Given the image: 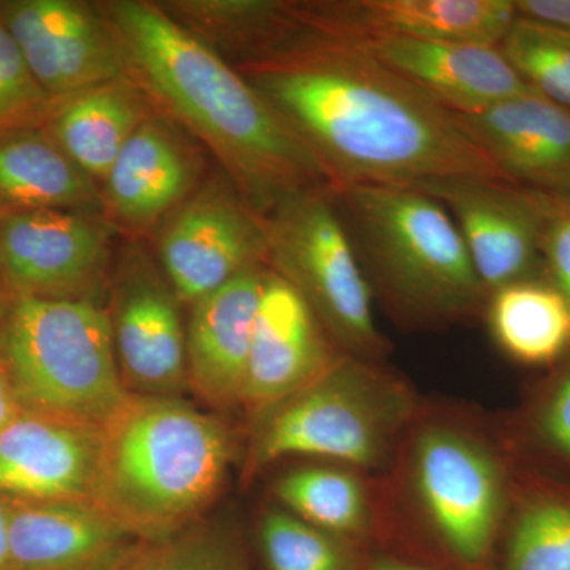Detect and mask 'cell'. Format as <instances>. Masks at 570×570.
Returning a JSON list of instances; mask_svg holds the SVG:
<instances>
[{"instance_id": "obj_1", "label": "cell", "mask_w": 570, "mask_h": 570, "mask_svg": "<svg viewBox=\"0 0 570 570\" xmlns=\"http://www.w3.org/2000/svg\"><path fill=\"white\" fill-rule=\"evenodd\" d=\"M235 69L305 142L333 189L468 175L505 181L452 111L343 37L305 22Z\"/></svg>"}, {"instance_id": "obj_2", "label": "cell", "mask_w": 570, "mask_h": 570, "mask_svg": "<svg viewBox=\"0 0 570 570\" xmlns=\"http://www.w3.org/2000/svg\"><path fill=\"white\" fill-rule=\"evenodd\" d=\"M127 75L216 157L255 212L268 217L314 189L333 187L305 142L268 100L159 3H99Z\"/></svg>"}, {"instance_id": "obj_3", "label": "cell", "mask_w": 570, "mask_h": 570, "mask_svg": "<svg viewBox=\"0 0 570 570\" xmlns=\"http://www.w3.org/2000/svg\"><path fill=\"white\" fill-rule=\"evenodd\" d=\"M234 442L181 397L129 393L102 425L94 504L140 542L197 524L223 489Z\"/></svg>"}, {"instance_id": "obj_4", "label": "cell", "mask_w": 570, "mask_h": 570, "mask_svg": "<svg viewBox=\"0 0 570 570\" xmlns=\"http://www.w3.org/2000/svg\"><path fill=\"white\" fill-rule=\"evenodd\" d=\"M333 194L367 281L403 316L456 321L489 299L455 220L436 198L393 184Z\"/></svg>"}, {"instance_id": "obj_5", "label": "cell", "mask_w": 570, "mask_h": 570, "mask_svg": "<svg viewBox=\"0 0 570 570\" xmlns=\"http://www.w3.org/2000/svg\"><path fill=\"white\" fill-rule=\"evenodd\" d=\"M412 400L374 362L341 354L321 376L261 412L249 472L287 456H317L363 469L387 461Z\"/></svg>"}, {"instance_id": "obj_6", "label": "cell", "mask_w": 570, "mask_h": 570, "mask_svg": "<svg viewBox=\"0 0 570 570\" xmlns=\"http://www.w3.org/2000/svg\"><path fill=\"white\" fill-rule=\"evenodd\" d=\"M2 355L24 407L102 426L129 396L110 316L94 299H13Z\"/></svg>"}, {"instance_id": "obj_7", "label": "cell", "mask_w": 570, "mask_h": 570, "mask_svg": "<svg viewBox=\"0 0 570 570\" xmlns=\"http://www.w3.org/2000/svg\"><path fill=\"white\" fill-rule=\"evenodd\" d=\"M265 220L268 268L303 296L343 354L381 358L385 341L374 318L373 288L333 187L298 195Z\"/></svg>"}, {"instance_id": "obj_8", "label": "cell", "mask_w": 570, "mask_h": 570, "mask_svg": "<svg viewBox=\"0 0 570 570\" xmlns=\"http://www.w3.org/2000/svg\"><path fill=\"white\" fill-rule=\"evenodd\" d=\"M153 235L157 264L186 306L268 262L265 217L224 171L206 179Z\"/></svg>"}, {"instance_id": "obj_9", "label": "cell", "mask_w": 570, "mask_h": 570, "mask_svg": "<svg viewBox=\"0 0 570 570\" xmlns=\"http://www.w3.org/2000/svg\"><path fill=\"white\" fill-rule=\"evenodd\" d=\"M115 227L102 212L32 209L0 216V275L13 299H94L111 269Z\"/></svg>"}, {"instance_id": "obj_10", "label": "cell", "mask_w": 570, "mask_h": 570, "mask_svg": "<svg viewBox=\"0 0 570 570\" xmlns=\"http://www.w3.org/2000/svg\"><path fill=\"white\" fill-rule=\"evenodd\" d=\"M110 285L107 311L124 385L135 395L179 397L189 387L183 303L140 239L124 246Z\"/></svg>"}, {"instance_id": "obj_11", "label": "cell", "mask_w": 570, "mask_h": 570, "mask_svg": "<svg viewBox=\"0 0 570 570\" xmlns=\"http://www.w3.org/2000/svg\"><path fill=\"white\" fill-rule=\"evenodd\" d=\"M414 480L434 531L453 557L479 564L501 523L504 480L493 455L475 439L428 428L414 449Z\"/></svg>"}, {"instance_id": "obj_12", "label": "cell", "mask_w": 570, "mask_h": 570, "mask_svg": "<svg viewBox=\"0 0 570 570\" xmlns=\"http://www.w3.org/2000/svg\"><path fill=\"white\" fill-rule=\"evenodd\" d=\"M455 220L487 294L535 276L550 194L483 176L417 184Z\"/></svg>"}, {"instance_id": "obj_13", "label": "cell", "mask_w": 570, "mask_h": 570, "mask_svg": "<svg viewBox=\"0 0 570 570\" xmlns=\"http://www.w3.org/2000/svg\"><path fill=\"white\" fill-rule=\"evenodd\" d=\"M204 146L157 110L141 124L100 183L102 213L116 232L140 239L204 184Z\"/></svg>"}, {"instance_id": "obj_14", "label": "cell", "mask_w": 570, "mask_h": 570, "mask_svg": "<svg viewBox=\"0 0 570 570\" xmlns=\"http://www.w3.org/2000/svg\"><path fill=\"white\" fill-rule=\"evenodd\" d=\"M0 18L51 97L127 75L121 48L99 3L9 0L0 2Z\"/></svg>"}, {"instance_id": "obj_15", "label": "cell", "mask_w": 570, "mask_h": 570, "mask_svg": "<svg viewBox=\"0 0 570 570\" xmlns=\"http://www.w3.org/2000/svg\"><path fill=\"white\" fill-rule=\"evenodd\" d=\"M102 426L22 407L0 431V493L94 504Z\"/></svg>"}, {"instance_id": "obj_16", "label": "cell", "mask_w": 570, "mask_h": 570, "mask_svg": "<svg viewBox=\"0 0 570 570\" xmlns=\"http://www.w3.org/2000/svg\"><path fill=\"white\" fill-rule=\"evenodd\" d=\"M337 37L452 112L482 110L532 91L501 50L490 45L395 36Z\"/></svg>"}, {"instance_id": "obj_17", "label": "cell", "mask_w": 570, "mask_h": 570, "mask_svg": "<svg viewBox=\"0 0 570 570\" xmlns=\"http://www.w3.org/2000/svg\"><path fill=\"white\" fill-rule=\"evenodd\" d=\"M453 116L505 181L570 197L568 108L528 91Z\"/></svg>"}, {"instance_id": "obj_18", "label": "cell", "mask_w": 570, "mask_h": 570, "mask_svg": "<svg viewBox=\"0 0 570 570\" xmlns=\"http://www.w3.org/2000/svg\"><path fill=\"white\" fill-rule=\"evenodd\" d=\"M303 296L268 268L255 316L242 403L262 412L298 392L337 358Z\"/></svg>"}, {"instance_id": "obj_19", "label": "cell", "mask_w": 570, "mask_h": 570, "mask_svg": "<svg viewBox=\"0 0 570 570\" xmlns=\"http://www.w3.org/2000/svg\"><path fill=\"white\" fill-rule=\"evenodd\" d=\"M303 21L337 36H395L499 47L519 17L513 0H311Z\"/></svg>"}, {"instance_id": "obj_20", "label": "cell", "mask_w": 570, "mask_h": 570, "mask_svg": "<svg viewBox=\"0 0 570 570\" xmlns=\"http://www.w3.org/2000/svg\"><path fill=\"white\" fill-rule=\"evenodd\" d=\"M7 501L11 570H115L140 542L89 502Z\"/></svg>"}, {"instance_id": "obj_21", "label": "cell", "mask_w": 570, "mask_h": 570, "mask_svg": "<svg viewBox=\"0 0 570 570\" xmlns=\"http://www.w3.org/2000/svg\"><path fill=\"white\" fill-rule=\"evenodd\" d=\"M268 266L247 269L190 306L187 382L216 407L242 403L247 358Z\"/></svg>"}, {"instance_id": "obj_22", "label": "cell", "mask_w": 570, "mask_h": 570, "mask_svg": "<svg viewBox=\"0 0 570 570\" xmlns=\"http://www.w3.org/2000/svg\"><path fill=\"white\" fill-rule=\"evenodd\" d=\"M157 111L129 75L52 97L43 129L59 149L97 184L142 122Z\"/></svg>"}, {"instance_id": "obj_23", "label": "cell", "mask_w": 570, "mask_h": 570, "mask_svg": "<svg viewBox=\"0 0 570 570\" xmlns=\"http://www.w3.org/2000/svg\"><path fill=\"white\" fill-rule=\"evenodd\" d=\"M32 209L102 212L99 184L40 127L0 130V216Z\"/></svg>"}, {"instance_id": "obj_24", "label": "cell", "mask_w": 570, "mask_h": 570, "mask_svg": "<svg viewBox=\"0 0 570 570\" xmlns=\"http://www.w3.org/2000/svg\"><path fill=\"white\" fill-rule=\"evenodd\" d=\"M165 13L236 67L305 28L294 0H163Z\"/></svg>"}, {"instance_id": "obj_25", "label": "cell", "mask_w": 570, "mask_h": 570, "mask_svg": "<svg viewBox=\"0 0 570 570\" xmlns=\"http://www.w3.org/2000/svg\"><path fill=\"white\" fill-rule=\"evenodd\" d=\"M489 325L498 346L523 365H550L570 348V302L546 277L491 292Z\"/></svg>"}, {"instance_id": "obj_26", "label": "cell", "mask_w": 570, "mask_h": 570, "mask_svg": "<svg viewBox=\"0 0 570 570\" xmlns=\"http://www.w3.org/2000/svg\"><path fill=\"white\" fill-rule=\"evenodd\" d=\"M275 494L283 509L340 538L365 531L370 517L365 489L346 469H292L277 479Z\"/></svg>"}, {"instance_id": "obj_27", "label": "cell", "mask_w": 570, "mask_h": 570, "mask_svg": "<svg viewBox=\"0 0 570 570\" xmlns=\"http://www.w3.org/2000/svg\"><path fill=\"white\" fill-rule=\"evenodd\" d=\"M498 48L532 91L570 110L568 29L517 17Z\"/></svg>"}, {"instance_id": "obj_28", "label": "cell", "mask_w": 570, "mask_h": 570, "mask_svg": "<svg viewBox=\"0 0 570 570\" xmlns=\"http://www.w3.org/2000/svg\"><path fill=\"white\" fill-rule=\"evenodd\" d=\"M258 540L268 570H356L355 554L346 539L285 509L265 513Z\"/></svg>"}, {"instance_id": "obj_29", "label": "cell", "mask_w": 570, "mask_h": 570, "mask_svg": "<svg viewBox=\"0 0 570 570\" xmlns=\"http://www.w3.org/2000/svg\"><path fill=\"white\" fill-rule=\"evenodd\" d=\"M504 570H570V502L540 499L520 513Z\"/></svg>"}, {"instance_id": "obj_30", "label": "cell", "mask_w": 570, "mask_h": 570, "mask_svg": "<svg viewBox=\"0 0 570 570\" xmlns=\"http://www.w3.org/2000/svg\"><path fill=\"white\" fill-rule=\"evenodd\" d=\"M115 570L249 569L234 543L194 524L170 538L135 543Z\"/></svg>"}, {"instance_id": "obj_31", "label": "cell", "mask_w": 570, "mask_h": 570, "mask_svg": "<svg viewBox=\"0 0 570 570\" xmlns=\"http://www.w3.org/2000/svg\"><path fill=\"white\" fill-rule=\"evenodd\" d=\"M51 100L0 18V130L43 126Z\"/></svg>"}, {"instance_id": "obj_32", "label": "cell", "mask_w": 570, "mask_h": 570, "mask_svg": "<svg viewBox=\"0 0 570 570\" xmlns=\"http://www.w3.org/2000/svg\"><path fill=\"white\" fill-rule=\"evenodd\" d=\"M546 279L570 302V197L551 195L540 242Z\"/></svg>"}, {"instance_id": "obj_33", "label": "cell", "mask_w": 570, "mask_h": 570, "mask_svg": "<svg viewBox=\"0 0 570 570\" xmlns=\"http://www.w3.org/2000/svg\"><path fill=\"white\" fill-rule=\"evenodd\" d=\"M540 431L551 448L570 460V366L543 406Z\"/></svg>"}, {"instance_id": "obj_34", "label": "cell", "mask_w": 570, "mask_h": 570, "mask_svg": "<svg viewBox=\"0 0 570 570\" xmlns=\"http://www.w3.org/2000/svg\"><path fill=\"white\" fill-rule=\"evenodd\" d=\"M519 17L570 31V0H513Z\"/></svg>"}, {"instance_id": "obj_35", "label": "cell", "mask_w": 570, "mask_h": 570, "mask_svg": "<svg viewBox=\"0 0 570 570\" xmlns=\"http://www.w3.org/2000/svg\"><path fill=\"white\" fill-rule=\"evenodd\" d=\"M22 407L24 406L21 404L17 389H14L10 367L7 365L2 352H0V431L20 414Z\"/></svg>"}, {"instance_id": "obj_36", "label": "cell", "mask_w": 570, "mask_h": 570, "mask_svg": "<svg viewBox=\"0 0 570 570\" xmlns=\"http://www.w3.org/2000/svg\"><path fill=\"white\" fill-rule=\"evenodd\" d=\"M0 570H11L9 501L0 493Z\"/></svg>"}, {"instance_id": "obj_37", "label": "cell", "mask_w": 570, "mask_h": 570, "mask_svg": "<svg viewBox=\"0 0 570 570\" xmlns=\"http://www.w3.org/2000/svg\"><path fill=\"white\" fill-rule=\"evenodd\" d=\"M366 570H428L419 568V566L409 564V562L396 560H377L370 566Z\"/></svg>"}, {"instance_id": "obj_38", "label": "cell", "mask_w": 570, "mask_h": 570, "mask_svg": "<svg viewBox=\"0 0 570 570\" xmlns=\"http://www.w3.org/2000/svg\"><path fill=\"white\" fill-rule=\"evenodd\" d=\"M9 291H7L2 275H0V321H2V318L6 317V314L9 313Z\"/></svg>"}]
</instances>
